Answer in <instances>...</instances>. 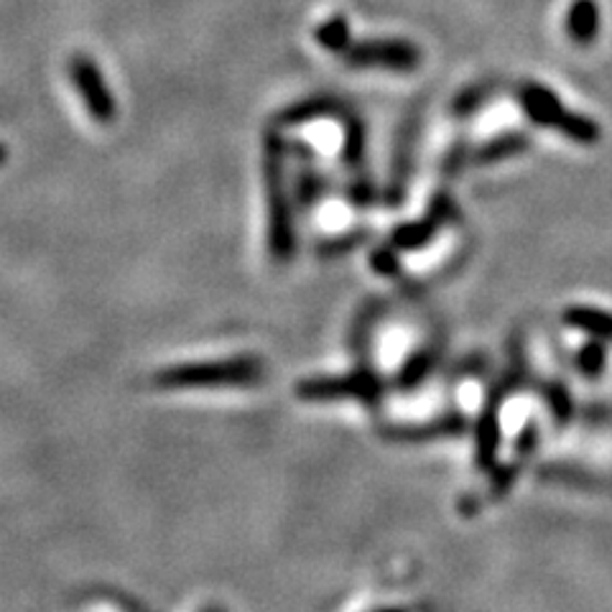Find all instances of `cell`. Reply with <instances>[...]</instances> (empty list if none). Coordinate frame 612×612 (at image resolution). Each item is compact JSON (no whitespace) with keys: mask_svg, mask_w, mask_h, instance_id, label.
Wrapping results in <instances>:
<instances>
[{"mask_svg":"<svg viewBox=\"0 0 612 612\" xmlns=\"http://www.w3.org/2000/svg\"><path fill=\"white\" fill-rule=\"evenodd\" d=\"M263 363L253 355H235L204 363H184L161 370L153 383L167 391H184V388H214V385H248L261 381Z\"/></svg>","mask_w":612,"mask_h":612,"instance_id":"cell-1","label":"cell"},{"mask_svg":"<svg viewBox=\"0 0 612 612\" xmlns=\"http://www.w3.org/2000/svg\"><path fill=\"white\" fill-rule=\"evenodd\" d=\"M519 98L525 116L541 128H554V131H559L566 138H574L576 143H584V146H590L600 138V128L594 120L566 110L554 92L541 88L536 82L523 84Z\"/></svg>","mask_w":612,"mask_h":612,"instance_id":"cell-2","label":"cell"},{"mask_svg":"<svg viewBox=\"0 0 612 612\" xmlns=\"http://www.w3.org/2000/svg\"><path fill=\"white\" fill-rule=\"evenodd\" d=\"M275 138H269V159H265V182H269V250L273 261H289L294 255V225H291V204L283 184Z\"/></svg>","mask_w":612,"mask_h":612,"instance_id":"cell-3","label":"cell"},{"mask_svg":"<svg viewBox=\"0 0 612 612\" xmlns=\"http://www.w3.org/2000/svg\"><path fill=\"white\" fill-rule=\"evenodd\" d=\"M352 69H383V72H417L421 51L407 39H365L342 51Z\"/></svg>","mask_w":612,"mask_h":612,"instance_id":"cell-4","label":"cell"},{"mask_svg":"<svg viewBox=\"0 0 612 612\" xmlns=\"http://www.w3.org/2000/svg\"><path fill=\"white\" fill-rule=\"evenodd\" d=\"M383 393V385L370 370H358L350 375H322L309 378L297 385L301 401H338V399H360L375 401Z\"/></svg>","mask_w":612,"mask_h":612,"instance_id":"cell-5","label":"cell"},{"mask_svg":"<svg viewBox=\"0 0 612 612\" xmlns=\"http://www.w3.org/2000/svg\"><path fill=\"white\" fill-rule=\"evenodd\" d=\"M69 80H72L77 94H80L88 113L98 120L100 126H110L116 120V98L110 92L106 77L92 62L88 54H74L72 62H69Z\"/></svg>","mask_w":612,"mask_h":612,"instance_id":"cell-6","label":"cell"},{"mask_svg":"<svg viewBox=\"0 0 612 612\" xmlns=\"http://www.w3.org/2000/svg\"><path fill=\"white\" fill-rule=\"evenodd\" d=\"M600 31V8L594 0H574L566 11V33L576 44H592Z\"/></svg>","mask_w":612,"mask_h":612,"instance_id":"cell-7","label":"cell"},{"mask_svg":"<svg viewBox=\"0 0 612 612\" xmlns=\"http://www.w3.org/2000/svg\"><path fill=\"white\" fill-rule=\"evenodd\" d=\"M564 319L576 330L588 332L590 338L612 342V314L602 312V309H590V307H576L569 309Z\"/></svg>","mask_w":612,"mask_h":612,"instance_id":"cell-8","label":"cell"},{"mask_svg":"<svg viewBox=\"0 0 612 612\" xmlns=\"http://www.w3.org/2000/svg\"><path fill=\"white\" fill-rule=\"evenodd\" d=\"M314 39L322 49L334 51V54H342V51L350 47V23H348V19H344V16H332V19L322 21L317 26Z\"/></svg>","mask_w":612,"mask_h":612,"instance_id":"cell-9","label":"cell"},{"mask_svg":"<svg viewBox=\"0 0 612 612\" xmlns=\"http://www.w3.org/2000/svg\"><path fill=\"white\" fill-rule=\"evenodd\" d=\"M439 228L437 218H427L419 222H411V225H403L393 232L391 238V248L395 250H417L427 243V240L434 238V232Z\"/></svg>","mask_w":612,"mask_h":612,"instance_id":"cell-10","label":"cell"},{"mask_svg":"<svg viewBox=\"0 0 612 612\" xmlns=\"http://www.w3.org/2000/svg\"><path fill=\"white\" fill-rule=\"evenodd\" d=\"M462 429V421L460 419H442L437 421V424H429V427H403V429H395L391 431L393 439H411V442H417V439H431V437H444V434H457V431Z\"/></svg>","mask_w":612,"mask_h":612,"instance_id":"cell-11","label":"cell"},{"mask_svg":"<svg viewBox=\"0 0 612 612\" xmlns=\"http://www.w3.org/2000/svg\"><path fill=\"white\" fill-rule=\"evenodd\" d=\"M576 363H580V370L588 378H600L602 370H605V363H608L605 342L592 338V342H588L580 350V355H576Z\"/></svg>","mask_w":612,"mask_h":612,"instance_id":"cell-12","label":"cell"},{"mask_svg":"<svg viewBox=\"0 0 612 612\" xmlns=\"http://www.w3.org/2000/svg\"><path fill=\"white\" fill-rule=\"evenodd\" d=\"M327 113H334V106L330 100H309V102H299V106H294L291 110H287V113L281 116L283 123H307V120H312L317 116H327Z\"/></svg>","mask_w":612,"mask_h":612,"instance_id":"cell-13","label":"cell"},{"mask_svg":"<svg viewBox=\"0 0 612 612\" xmlns=\"http://www.w3.org/2000/svg\"><path fill=\"white\" fill-rule=\"evenodd\" d=\"M523 146V138L511 136V138H500V141L490 143L485 151H482V159H500V157H511Z\"/></svg>","mask_w":612,"mask_h":612,"instance_id":"cell-14","label":"cell"},{"mask_svg":"<svg viewBox=\"0 0 612 612\" xmlns=\"http://www.w3.org/2000/svg\"><path fill=\"white\" fill-rule=\"evenodd\" d=\"M431 365V360L427 355H419V358H413L411 363L407 365V370H403V375H401V383L403 385H413L417 381H421V375L427 373Z\"/></svg>","mask_w":612,"mask_h":612,"instance_id":"cell-15","label":"cell"},{"mask_svg":"<svg viewBox=\"0 0 612 612\" xmlns=\"http://www.w3.org/2000/svg\"><path fill=\"white\" fill-rule=\"evenodd\" d=\"M6 159H8V149H6V146H3V143H0V167H3V163H6Z\"/></svg>","mask_w":612,"mask_h":612,"instance_id":"cell-16","label":"cell"}]
</instances>
